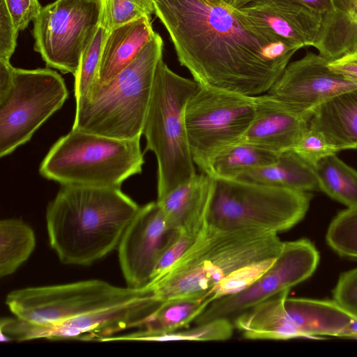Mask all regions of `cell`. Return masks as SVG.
Masks as SVG:
<instances>
[{"instance_id": "6da1fadb", "label": "cell", "mask_w": 357, "mask_h": 357, "mask_svg": "<svg viewBox=\"0 0 357 357\" xmlns=\"http://www.w3.org/2000/svg\"><path fill=\"white\" fill-rule=\"evenodd\" d=\"M153 5L180 64L202 86L263 94L298 50L229 5L213 0H153Z\"/></svg>"}, {"instance_id": "7a4b0ae2", "label": "cell", "mask_w": 357, "mask_h": 357, "mask_svg": "<svg viewBox=\"0 0 357 357\" xmlns=\"http://www.w3.org/2000/svg\"><path fill=\"white\" fill-rule=\"evenodd\" d=\"M139 208L121 188L61 185L46 210L50 245L61 263L89 266L118 248Z\"/></svg>"}, {"instance_id": "3957f363", "label": "cell", "mask_w": 357, "mask_h": 357, "mask_svg": "<svg viewBox=\"0 0 357 357\" xmlns=\"http://www.w3.org/2000/svg\"><path fill=\"white\" fill-rule=\"evenodd\" d=\"M282 245L276 233L207 225L185 252L145 287L158 310L172 301L206 296L236 270L275 258Z\"/></svg>"}, {"instance_id": "277c9868", "label": "cell", "mask_w": 357, "mask_h": 357, "mask_svg": "<svg viewBox=\"0 0 357 357\" xmlns=\"http://www.w3.org/2000/svg\"><path fill=\"white\" fill-rule=\"evenodd\" d=\"M164 43L156 33L133 61L76 102L72 130L106 137H141Z\"/></svg>"}, {"instance_id": "5b68a950", "label": "cell", "mask_w": 357, "mask_h": 357, "mask_svg": "<svg viewBox=\"0 0 357 357\" xmlns=\"http://www.w3.org/2000/svg\"><path fill=\"white\" fill-rule=\"evenodd\" d=\"M199 84L178 75L162 59L156 68L142 135L158 164V199L197 173L185 122V109Z\"/></svg>"}, {"instance_id": "8992f818", "label": "cell", "mask_w": 357, "mask_h": 357, "mask_svg": "<svg viewBox=\"0 0 357 357\" xmlns=\"http://www.w3.org/2000/svg\"><path fill=\"white\" fill-rule=\"evenodd\" d=\"M140 138L121 139L71 129L52 146L39 173L61 185L121 188L142 171Z\"/></svg>"}, {"instance_id": "52a82bcc", "label": "cell", "mask_w": 357, "mask_h": 357, "mask_svg": "<svg viewBox=\"0 0 357 357\" xmlns=\"http://www.w3.org/2000/svg\"><path fill=\"white\" fill-rule=\"evenodd\" d=\"M312 195L239 179L213 178L207 215L220 229H257L278 234L305 215Z\"/></svg>"}, {"instance_id": "ba28073f", "label": "cell", "mask_w": 357, "mask_h": 357, "mask_svg": "<svg viewBox=\"0 0 357 357\" xmlns=\"http://www.w3.org/2000/svg\"><path fill=\"white\" fill-rule=\"evenodd\" d=\"M145 288L121 287L93 279L10 291L6 304L17 319L52 325L142 296Z\"/></svg>"}, {"instance_id": "9c48e42d", "label": "cell", "mask_w": 357, "mask_h": 357, "mask_svg": "<svg viewBox=\"0 0 357 357\" xmlns=\"http://www.w3.org/2000/svg\"><path fill=\"white\" fill-rule=\"evenodd\" d=\"M255 110V96L199 85L186 104L185 122L193 161L202 172L216 153L241 140Z\"/></svg>"}, {"instance_id": "30bf717a", "label": "cell", "mask_w": 357, "mask_h": 357, "mask_svg": "<svg viewBox=\"0 0 357 357\" xmlns=\"http://www.w3.org/2000/svg\"><path fill=\"white\" fill-rule=\"evenodd\" d=\"M68 96L64 79L55 70L13 67L10 87L0 98V156L29 142Z\"/></svg>"}, {"instance_id": "8fae6325", "label": "cell", "mask_w": 357, "mask_h": 357, "mask_svg": "<svg viewBox=\"0 0 357 357\" xmlns=\"http://www.w3.org/2000/svg\"><path fill=\"white\" fill-rule=\"evenodd\" d=\"M105 0H56L33 20L34 50L48 67L75 75L100 25Z\"/></svg>"}, {"instance_id": "7c38bea8", "label": "cell", "mask_w": 357, "mask_h": 357, "mask_svg": "<svg viewBox=\"0 0 357 357\" xmlns=\"http://www.w3.org/2000/svg\"><path fill=\"white\" fill-rule=\"evenodd\" d=\"M145 293L131 301L94 311L52 325H35L17 317L0 321L1 341L98 340L109 338L125 330L142 328L157 312L146 287Z\"/></svg>"}, {"instance_id": "4fadbf2b", "label": "cell", "mask_w": 357, "mask_h": 357, "mask_svg": "<svg viewBox=\"0 0 357 357\" xmlns=\"http://www.w3.org/2000/svg\"><path fill=\"white\" fill-rule=\"evenodd\" d=\"M319 255L307 239L283 242L270 267L246 288L213 301L195 320L196 325L218 319L232 321L259 303L310 278L316 270Z\"/></svg>"}, {"instance_id": "5bb4252c", "label": "cell", "mask_w": 357, "mask_h": 357, "mask_svg": "<svg viewBox=\"0 0 357 357\" xmlns=\"http://www.w3.org/2000/svg\"><path fill=\"white\" fill-rule=\"evenodd\" d=\"M157 201L140 206L118 246L120 267L127 284L145 287L174 232Z\"/></svg>"}, {"instance_id": "9a60e30c", "label": "cell", "mask_w": 357, "mask_h": 357, "mask_svg": "<svg viewBox=\"0 0 357 357\" xmlns=\"http://www.w3.org/2000/svg\"><path fill=\"white\" fill-rule=\"evenodd\" d=\"M330 60L309 52L289 63L267 93L289 105L312 112L328 100L357 88V82L332 70Z\"/></svg>"}, {"instance_id": "2e32d148", "label": "cell", "mask_w": 357, "mask_h": 357, "mask_svg": "<svg viewBox=\"0 0 357 357\" xmlns=\"http://www.w3.org/2000/svg\"><path fill=\"white\" fill-rule=\"evenodd\" d=\"M255 101L253 119L241 141L277 153L291 150L309 127L313 111L298 109L267 92Z\"/></svg>"}, {"instance_id": "e0dca14e", "label": "cell", "mask_w": 357, "mask_h": 357, "mask_svg": "<svg viewBox=\"0 0 357 357\" xmlns=\"http://www.w3.org/2000/svg\"><path fill=\"white\" fill-rule=\"evenodd\" d=\"M238 10L255 24L298 50L314 47L323 16L291 0H254Z\"/></svg>"}, {"instance_id": "ac0fdd59", "label": "cell", "mask_w": 357, "mask_h": 357, "mask_svg": "<svg viewBox=\"0 0 357 357\" xmlns=\"http://www.w3.org/2000/svg\"><path fill=\"white\" fill-rule=\"evenodd\" d=\"M284 305L290 323L301 337L339 336L357 338V317L334 300L287 296Z\"/></svg>"}, {"instance_id": "d6986e66", "label": "cell", "mask_w": 357, "mask_h": 357, "mask_svg": "<svg viewBox=\"0 0 357 357\" xmlns=\"http://www.w3.org/2000/svg\"><path fill=\"white\" fill-rule=\"evenodd\" d=\"M213 178L196 174L162 197L157 199L169 227L199 234L208 225Z\"/></svg>"}, {"instance_id": "ffe728a7", "label": "cell", "mask_w": 357, "mask_h": 357, "mask_svg": "<svg viewBox=\"0 0 357 357\" xmlns=\"http://www.w3.org/2000/svg\"><path fill=\"white\" fill-rule=\"evenodd\" d=\"M155 33L149 15L108 31L103 43L95 84L103 85L114 79L133 61Z\"/></svg>"}, {"instance_id": "44dd1931", "label": "cell", "mask_w": 357, "mask_h": 357, "mask_svg": "<svg viewBox=\"0 0 357 357\" xmlns=\"http://www.w3.org/2000/svg\"><path fill=\"white\" fill-rule=\"evenodd\" d=\"M309 126L340 151L357 149V88L315 108Z\"/></svg>"}, {"instance_id": "7402d4cb", "label": "cell", "mask_w": 357, "mask_h": 357, "mask_svg": "<svg viewBox=\"0 0 357 357\" xmlns=\"http://www.w3.org/2000/svg\"><path fill=\"white\" fill-rule=\"evenodd\" d=\"M333 10L323 17L314 46L331 61L357 52V0H333Z\"/></svg>"}, {"instance_id": "603a6c76", "label": "cell", "mask_w": 357, "mask_h": 357, "mask_svg": "<svg viewBox=\"0 0 357 357\" xmlns=\"http://www.w3.org/2000/svg\"><path fill=\"white\" fill-rule=\"evenodd\" d=\"M239 180L292 190H320L312 166L291 150L280 153L273 163L241 174Z\"/></svg>"}, {"instance_id": "cb8c5ba5", "label": "cell", "mask_w": 357, "mask_h": 357, "mask_svg": "<svg viewBox=\"0 0 357 357\" xmlns=\"http://www.w3.org/2000/svg\"><path fill=\"white\" fill-rule=\"evenodd\" d=\"M215 301L213 294L201 298L178 299L164 304L142 327L132 333L113 336L107 341H146L149 337L187 327Z\"/></svg>"}, {"instance_id": "d4e9b609", "label": "cell", "mask_w": 357, "mask_h": 357, "mask_svg": "<svg viewBox=\"0 0 357 357\" xmlns=\"http://www.w3.org/2000/svg\"><path fill=\"white\" fill-rule=\"evenodd\" d=\"M280 153L240 141L223 149L202 172L216 179H236L250 170L274 162Z\"/></svg>"}, {"instance_id": "484cf974", "label": "cell", "mask_w": 357, "mask_h": 357, "mask_svg": "<svg viewBox=\"0 0 357 357\" xmlns=\"http://www.w3.org/2000/svg\"><path fill=\"white\" fill-rule=\"evenodd\" d=\"M36 247L32 228L23 221L6 218L0 222V276L13 274L25 262Z\"/></svg>"}, {"instance_id": "4316f807", "label": "cell", "mask_w": 357, "mask_h": 357, "mask_svg": "<svg viewBox=\"0 0 357 357\" xmlns=\"http://www.w3.org/2000/svg\"><path fill=\"white\" fill-rule=\"evenodd\" d=\"M319 190L347 208L357 207V171L336 154L321 159L313 167Z\"/></svg>"}, {"instance_id": "83f0119b", "label": "cell", "mask_w": 357, "mask_h": 357, "mask_svg": "<svg viewBox=\"0 0 357 357\" xmlns=\"http://www.w3.org/2000/svg\"><path fill=\"white\" fill-rule=\"evenodd\" d=\"M326 239L340 255L357 259V207L347 208L334 218Z\"/></svg>"}, {"instance_id": "f1b7e54d", "label": "cell", "mask_w": 357, "mask_h": 357, "mask_svg": "<svg viewBox=\"0 0 357 357\" xmlns=\"http://www.w3.org/2000/svg\"><path fill=\"white\" fill-rule=\"evenodd\" d=\"M108 31L100 23L93 40L82 55L78 70L74 76L76 102L84 98L97 81L102 48Z\"/></svg>"}, {"instance_id": "f546056e", "label": "cell", "mask_w": 357, "mask_h": 357, "mask_svg": "<svg viewBox=\"0 0 357 357\" xmlns=\"http://www.w3.org/2000/svg\"><path fill=\"white\" fill-rule=\"evenodd\" d=\"M234 328L231 320L218 319L190 329L153 335L146 341H224L231 338Z\"/></svg>"}, {"instance_id": "4dcf8cb0", "label": "cell", "mask_w": 357, "mask_h": 357, "mask_svg": "<svg viewBox=\"0 0 357 357\" xmlns=\"http://www.w3.org/2000/svg\"><path fill=\"white\" fill-rule=\"evenodd\" d=\"M154 13L153 0H105L101 24L109 31Z\"/></svg>"}, {"instance_id": "1f68e13d", "label": "cell", "mask_w": 357, "mask_h": 357, "mask_svg": "<svg viewBox=\"0 0 357 357\" xmlns=\"http://www.w3.org/2000/svg\"><path fill=\"white\" fill-rule=\"evenodd\" d=\"M291 150L312 167L321 159L340 151L330 144L321 132L310 126Z\"/></svg>"}, {"instance_id": "d6a6232c", "label": "cell", "mask_w": 357, "mask_h": 357, "mask_svg": "<svg viewBox=\"0 0 357 357\" xmlns=\"http://www.w3.org/2000/svg\"><path fill=\"white\" fill-rule=\"evenodd\" d=\"M274 259H269L252 264L231 273L212 290L215 300L248 287L270 267Z\"/></svg>"}, {"instance_id": "836d02e7", "label": "cell", "mask_w": 357, "mask_h": 357, "mask_svg": "<svg viewBox=\"0 0 357 357\" xmlns=\"http://www.w3.org/2000/svg\"><path fill=\"white\" fill-rule=\"evenodd\" d=\"M199 234L176 230L162 253L151 280L161 275L172 266L195 242Z\"/></svg>"}, {"instance_id": "e575fe53", "label": "cell", "mask_w": 357, "mask_h": 357, "mask_svg": "<svg viewBox=\"0 0 357 357\" xmlns=\"http://www.w3.org/2000/svg\"><path fill=\"white\" fill-rule=\"evenodd\" d=\"M333 296L334 301L357 317V268L340 275Z\"/></svg>"}, {"instance_id": "d590c367", "label": "cell", "mask_w": 357, "mask_h": 357, "mask_svg": "<svg viewBox=\"0 0 357 357\" xmlns=\"http://www.w3.org/2000/svg\"><path fill=\"white\" fill-rule=\"evenodd\" d=\"M16 29L4 0H0V61L10 62L15 50Z\"/></svg>"}, {"instance_id": "8d00e7d4", "label": "cell", "mask_w": 357, "mask_h": 357, "mask_svg": "<svg viewBox=\"0 0 357 357\" xmlns=\"http://www.w3.org/2000/svg\"><path fill=\"white\" fill-rule=\"evenodd\" d=\"M16 29H25L39 15L42 7L38 0H4Z\"/></svg>"}, {"instance_id": "74e56055", "label": "cell", "mask_w": 357, "mask_h": 357, "mask_svg": "<svg viewBox=\"0 0 357 357\" xmlns=\"http://www.w3.org/2000/svg\"><path fill=\"white\" fill-rule=\"evenodd\" d=\"M328 65L334 72L357 82V52L331 60Z\"/></svg>"}, {"instance_id": "f35d334b", "label": "cell", "mask_w": 357, "mask_h": 357, "mask_svg": "<svg viewBox=\"0 0 357 357\" xmlns=\"http://www.w3.org/2000/svg\"><path fill=\"white\" fill-rule=\"evenodd\" d=\"M297 3L310 11L324 16L333 12V0H291Z\"/></svg>"}, {"instance_id": "ab89813d", "label": "cell", "mask_w": 357, "mask_h": 357, "mask_svg": "<svg viewBox=\"0 0 357 357\" xmlns=\"http://www.w3.org/2000/svg\"><path fill=\"white\" fill-rule=\"evenodd\" d=\"M13 69L10 62L0 61V98L6 95L10 87Z\"/></svg>"}, {"instance_id": "60d3db41", "label": "cell", "mask_w": 357, "mask_h": 357, "mask_svg": "<svg viewBox=\"0 0 357 357\" xmlns=\"http://www.w3.org/2000/svg\"><path fill=\"white\" fill-rule=\"evenodd\" d=\"M254 0H235L234 8H239Z\"/></svg>"}, {"instance_id": "b9f144b4", "label": "cell", "mask_w": 357, "mask_h": 357, "mask_svg": "<svg viewBox=\"0 0 357 357\" xmlns=\"http://www.w3.org/2000/svg\"><path fill=\"white\" fill-rule=\"evenodd\" d=\"M214 1H217L223 4L229 5L231 6H234V3L235 0H213Z\"/></svg>"}]
</instances>
